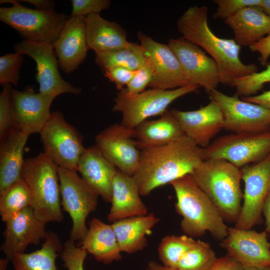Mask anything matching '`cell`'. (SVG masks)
I'll return each mask as SVG.
<instances>
[{
  "mask_svg": "<svg viewBox=\"0 0 270 270\" xmlns=\"http://www.w3.org/2000/svg\"><path fill=\"white\" fill-rule=\"evenodd\" d=\"M72 12L70 17L86 16L93 14H99L107 10L110 5L108 0H72Z\"/></svg>",
  "mask_w": 270,
  "mask_h": 270,
  "instance_id": "cell-41",
  "label": "cell"
},
{
  "mask_svg": "<svg viewBox=\"0 0 270 270\" xmlns=\"http://www.w3.org/2000/svg\"><path fill=\"white\" fill-rule=\"evenodd\" d=\"M191 176L218 210L224 221L236 222L243 198L240 168L219 158L203 160Z\"/></svg>",
  "mask_w": 270,
  "mask_h": 270,
  "instance_id": "cell-4",
  "label": "cell"
},
{
  "mask_svg": "<svg viewBox=\"0 0 270 270\" xmlns=\"http://www.w3.org/2000/svg\"><path fill=\"white\" fill-rule=\"evenodd\" d=\"M10 260L6 258L0 260V270H6Z\"/></svg>",
  "mask_w": 270,
  "mask_h": 270,
  "instance_id": "cell-50",
  "label": "cell"
},
{
  "mask_svg": "<svg viewBox=\"0 0 270 270\" xmlns=\"http://www.w3.org/2000/svg\"><path fill=\"white\" fill-rule=\"evenodd\" d=\"M60 67L66 74L75 70L89 50L86 36V17L68 18L53 44Z\"/></svg>",
  "mask_w": 270,
  "mask_h": 270,
  "instance_id": "cell-21",
  "label": "cell"
},
{
  "mask_svg": "<svg viewBox=\"0 0 270 270\" xmlns=\"http://www.w3.org/2000/svg\"><path fill=\"white\" fill-rule=\"evenodd\" d=\"M224 21L240 46L250 47L270 32V18L259 6L244 8Z\"/></svg>",
  "mask_w": 270,
  "mask_h": 270,
  "instance_id": "cell-24",
  "label": "cell"
},
{
  "mask_svg": "<svg viewBox=\"0 0 270 270\" xmlns=\"http://www.w3.org/2000/svg\"><path fill=\"white\" fill-rule=\"evenodd\" d=\"M86 36L88 49L96 54L123 48L130 42L126 32L120 24L104 19L99 14L86 16Z\"/></svg>",
  "mask_w": 270,
  "mask_h": 270,
  "instance_id": "cell-28",
  "label": "cell"
},
{
  "mask_svg": "<svg viewBox=\"0 0 270 270\" xmlns=\"http://www.w3.org/2000/svg\"><path fill=\"white\" fill-rule=\"evenodd\" d=\"M198 88L190 84L174 90L150 88L136 94L128 93L124 88L116 94L112 110L122 113V125L134 129L150 117L161 116L174 100Z\"/></svg>",
  "mask_w": 270,
  "mask_h": 270,
  "instance_id": "cell-6",
  "label": "cell"
},
{
  "mask_svg": "<svg viewBox=\"0 0 270 270\" xmlns=\"http://www.w3.org/2000/svg\"><path fill=\"white\" fill-rule=\"evenodd\" d=\"M58 172L62 206L72 222L70 239L82 241L88 230L87 217L95 210L98 195L76 171L58 167Z\"/></svg>",
  "mask_w": 270,
  "mask_h": 270,
  "instance_id": "cell-9",
  "label": "cell"
},
{
  "mask_svg": "<svg viewBox=\"0 0 270 270\" xmlns=\"http://www.w3.org/2000/svg\"><path fill=\"white\" fill-rule=\"evenodd\" d=\"M208 242L198 240L180 260L176 270H210L217 260Z\"/></svg>",
  "mask_w": 270,
  "mask_h": 270,
  "instance_id": "cell-34",
  "label": "cell"
},
{
  "mask_svg": "<svg viewBox=\"0 0 270 270\" xmlns=\"http://www.w3.org/2000/svg\"><path fill=\"white\" fill-rule=\"evenodd\" d=\"M14 48L16 52L26 54L35 60L39 92L54 98L64 93L78 94L81 92V89L74 86L61 76L52 44L23 40L15 44Z\"/></svg>",
  "mask_w": 270,
  "mask_h": 270,
  "instance_id": "cell-13",
  "label": "cell"
},
{
  "mask_svg": "<svg viewBox=\"0 0 270 270\" xmlns=\"http://www.w3.org/2000/svg\"><path fill=\"white\" fill-rule=\"evenodd\" d=\"M88 252L78 247L74 241L70 239L64 242L60 252L64 266L68 270H84V263Z\"/></svg>",
  "mask_w": 270,
  "mask_h": 270,
  "instance_id": "cell-38",
  "label": "cell"
},
{
  "mask_svg": "<svg viewBox=\"0 0 270 270\" xmlns=\"http://www.w3.org/2000/svg\"><path fill=\"white\" fill-rule=\"evenodd\" d=\"M32 204L30 190L22 178L0 195L2 220L6 222Z\"/></svg>",
  "mask_w": 270,
  "mask_h": 270,
  "instance_id": "cell-32",
  "label": "cell"
},
{
  "mask_svg": "<svg viewBox=\"0 0 270 270\" xmlns=\"http://www.w3.org/2000/svg\"><path fill=\"white\" fill-rule=\"evenodd\" d=\"M95 142L103 155L120 171L133 176L140 158L134 129L115 124L98 133Z\"/></svg>",
  "mask_w": 270,
  "mask_h": 270,
  "instance_id": "cell-15",
  "label": "cell"
},
{
  "mask_svg": "<svg viewBox=\"0 0 270 270\" xmlns=\"http://www.w3.org/2000/svg\"><path fill=\"white\" fill-rule=\"evenodd\" d=\"M240 170L244 182V202L234 227L250 230L260 222L263 205L270 192V154Z\"/></svg>",
  "mask_w": 270,
  "mask_h": 270,
  "instance_id": "cell-12",
  "label": "cell"
},
{
  "mask_svg": "<svg viewBox=\"0 0 270 270\" xmlns=\"http://www.w3.org/2000/svg\"><path fill=\"white\" fill-rule=\"evenodd\" d=\"M11 84L2 86L0 93V140L18 130L16 126L11 100Z\"/></svg>",
  "mask_w": 270,
  "mask_h": 270,
  "instance_id": "cell-36",
  "label": "cell"
},
{
  "mask_svg": "<svg viewBox=\"0 0 270 270\" xmlns=\"http://www.w3.org/2000/svg\"><path fill=\"white\" fill-rule=\"evenodd\" d=\"M136 70H134L124 67H114L104 72V76L114 82L117 89L120 90L126 86L132 80Z\"/></svg>",
  "mask_w": 270,
  "mask_h": 270,
  "instance_id": "cell-42",
  "label": "cell"
},
{
  "mask_svg": "<svg viewBox=\"0 0 270 270\" xmlns=\"http://www.w3.org/2000/svg\"><path fill=\"white\" fill-rule=\"evenodd\" d=\"M44 153L59 168L77 172L85 150L81 134L58 111L51 114L40 132Z\"/></svg>",
  "mask_w": 270,
  "mask_h": 270,
  "instance_id": "cell-8",
  "label": "cell"
},
{
  "mask_svg": "<svg viewBox=\"0 0 270 270\" xmlns=\"http://www.w3.org/2000/svg\"><path fill=\"white\" fill-rule=\"evenodd\" d=\"M140 196L133 176L118 170L112 182V206L108 220L113 223L127 218L146 215L148 208Z\"/></svg>",
  "mask_w": 270,
  "mask_h": 270,
  "instance_id": "cell-23",
  "label": "cell"
},
{
  "mask_svg": "<svg viewBox=\"0 0 270 270\" xmlns=\"http://www.w3.org/2000/svg\"><path fill=\"white\" fill-rule=\"evenodd\" d=\"M210 100L220 106L224 118L223 129L233 133H260L270 131V110L228 96L218 90L208 92Z\"/></svg>",
  "mask_w": 270,
  "mask_h": 270,
  "instance_id": "cell-11",
  "label": "cell"
},
{
  "mask_svg": "<svg viewBox=\"0 0 270 270\" xmlns=\"http://www.w3.org/2000/svg\"><path fill=\"white\" fill-rule=\"evenodd\" d=\"M154 214L121 219L112 226L122 252L132 254L148 245L146 234L159 221Z\"/></svg>",
  "mask_w": 270,
  "mask_h": 270,
  "instance_id": "cell-29",
  "label": "cell"
},
{
  "mask_svg": "<svg viewBox=\"0 0 270 270\" xmlns=\"http://www.w3.org/2000/svg\"><path fill=\"white\" fill-rule=\"evenodd\" d=\"M244 266L229 254L218 258L210 270H244Z\"/></svg>",
  "mask_w": 270,
  "mask_h": 270,
  "instance_id": "cell-44",
  "label": "cell"
},
{
  "mask_svg": "<svg viewBox=\"0 0 270 270\" xmlns=\"http://www.w3.org/2000/svg\"><path fill=\"white\" fill-rule=\"evenodd\" d=\"M0 4L10 3V4H12V6H14V5L20 4V2L16 0H0Z\"/></svg>",
  "mask_w": 270,
  "mask_h": 270,
  "instance_id": "cell-52",
  "label": "cell"
},
{
  "mask_svg": "<svg viewBox=\"0 0 270 270\" xmlns=\"http://www.w3.org/2000/svg\"><path fill=\"white\" fill-rule=\"evenodd\" d=\"M244 101L257 104L270 110V90L258 95L242 97Z\"/></svg>",
  "mask_w": 270,
  "mask_h": 270,
  "instance_id": "cell-45",
  "label": "cell"
},
{
  "mask_svg": "<svg viewBox=\"0 0 270 270\" xmlns=\"http://www.w3.org/2000/svg\"><path fill=\"white\" fill-rule=\"evenodd\" d=\"M148 57L140 44L130 42L123 48L104 54H96L94 62L103 72L118 66L136 70Z\"/></svg>",
  "mask_w": 270,
  "mask_h": 270,
  "instance_id": "cell-31",
  "label": "cell"
},
{
  "mask_svg": "<svg viewBox=\"0 0 270 270\" xmlns=\"http://www.w3.org/2000/svg\"><path fill=\"white\" fill-rule=\"evenodd\" d=\"M260 7L264 12L270 18V0H261Z\"/></svg>",
  "mask_w": 270,
  "mask_h": 270,
  "instance_id": "cell-49",
  "label": "cell"
},
{
  "mask_svg": "<svg viewBox=\"0 0 270 270\" xmlns=\"http://www.w3.org/2000/svg\"><path fill=\"white\" fill-rule=\"evenodd\" d=\"M44 240L40 249L13 256L10 261L14 270H58L56 260L63 246L54 232H47Z\"/></svg>",
  "mask_w": 270,
  "mask_h": 270,
  "instance_id": "cell-30",
  "label": "cell"
},
{
  "mask_svg": "<svg viewBox=\"0 0 270 270\" xmlns=\"http://www.w3.org/2000/svg\"><path fill=\"white\" fill-rule=\"evenodd\" d=\"M4 241L1 250L10 261L16 254L24 252L30 244H38L47 232L44 222L34 214L29 206L5 222Z\"/></svg>",
  "mask_w": 270,
  "mask_h": 270,
  "instance_id": "cell-20",
  "label": "cell"
},
{
  "mask_svg": "<svg viewBox=\"0 0 270 270\" xmlns=\"http://www.w3.org/2000/svg\"><path fill=\"white\" fill-rule=\"evenodd\" d=\"M22 178L28 185L35 216L46 224L63 220L58 166L44 152L24 160Z\"/></svg>",
  "mask_w": 270,
  "mask_h": 270,
  "instance_id": "cell-5",
  "label": "cell"
},
{
  "mask_svg": "<svg viewBox=\"0 0 270 270\" xmlns=\"http://www.w3.org/2000/svg\"><path fill=\"white\" fill-rule=\"evenodd\" d=\"M263 213L266 220V232L270 233V192L266 198L262 206Z\"/></svg>",
  "mask_w": 270,
  "mask_h": 270,
  "instance_id": "cell-47",
  "label": "cell"
},
{
  "mask_svg": "<svg viewBox=\"0 0 270 270\" xmlns=\"http://www.w3.org/2000/svg\"><path fill=\"white\" fill-rule=\"evenodd\" d=\"M10 96L17 128L30 135L40 133L51 114L54 98L28 86L22 91L12 88Z\"/></svg>",
  "mask_w": 270,
  "mask_h": 270,
  "instance_id": "cell-18",
  "label": "cell"
},
{
  "mask_svg": "<svg viewBox=\"0 0 270 270\" xmlns=\"http://www.w3.org/2000/svg\"><path fill=\"white\" fill-rule=\"evenodd\" d=\"M137 36L152 60L154 72L149 86L164 90H174L190 84L176 56L166 44L138 32Z\"/></svg>",
  "mask_w": 270,
  "mask_h": 270,
  "instance_id": "cell-16",
  "label": "cell"
},
{
  "mask_svg": "<svg viewBox=\"0 0 270 270\" xmlns=\"http://www.w3.org/2000/svg\"><path fill=\"white\" fill-rule=\"evenodd\" d=\"M22 2L29 3L40 10H54V2L50 0H22Z\"/></svg>",
  "mask_w": 270,
  "mask_h": 270,
  "instance_id": "cell-46",
  "label": "cell"
},
{
  "mask_svg": "<svg viewBox=\"0 0 270 270\" xmlns=\"http://www.w3.org/2000/svg\"><path fill=\"white\" fill-rule=\"evenodd\" d=\"M168 46L190 83L203 87L208 93L216 89L220 83L218 67L206 52L183 37L170 38Z\"/></svg>",
  "mask_w": 270,
  "mask_h": 270,
  "instance_id": "cell-14",
  "label": "cell"
},
{
  "mask_svg": "<svg viewBox=\"0 0 270 270\" xmlns=\"http://www.w3.org/2000/svg\"><path fill=\"white\" fill-rule=\"evenodd\" d=\"M204 160L203 148L186 136L164 146L140 150L133 175L140 196L188 174Z\"/></svg>",
  "mask_w": 270,
  "mask_h": 270,
  "instance_id": "cell-1",
  "label": "cell"
},
{
  "mask_svg": "<svg viewBox=\"0 0 270 270\" xmlns=\"http://www.w3.org/2000/svg\"><path fill=\"white\" fill-rule=\"evenodd\" d=\"M244 270H270V266L262 267L245 266Z\"/></svg>",
  "mask_w": 270,
  "mask_h": 270,
  "instance_id": "cell-51",
  "label": "cell"
},
{
  "mask_svg": "<svg viewBox=\"0 0 270 270\" xmlns=\"http://www.w3.org/2000/svg\"><path fill=\"white\" fill-rule=\"evenodd\" d=\"M70 18L55 10H34L18 4L0 8V20L15 29L24 40L54 44Z\"/></svg>",
  "mask_w": 270,
  "mask_h": 270,
  "instance_id": "cell-7",
  "label": "cell"
},
{
  "mask_svg": "<svg viewBox=\"0 0 270 270\" xmlns=\"http://www.w3.org/2000/svg\"><path fill=\"white\" fill-rule=\"evenodd\" d=\"M208 8L192 6L179 18L177 27L182 37L205 50L217 64L220 83L232 86L237 78L257 72L254 64H244L240 59L241 46L234 39L220 38L210 28Z\"/></svg>",
  "mask_w": 270,
  "mask_h": 270,
  "instance_id": "cell-2",
  "label": "cell"
},
{
  "mask_svg": "<svg viewBox=\"0 0 270 270\" xmlns=\"http://www.w3.org/2000/svg\"><path fill=\"white\" fill-rule=\"evenodd\" d=\"M118 170L96 144L85 148L77 169L82 179L107 202H111L112 182Z\"/></svg>",
  "mask_w": 270,
  "mask_h": 270,
  "instance_id": "cell-22",
  "label": "cell"
},
{
  "mask_svg": "<svg viewBox=\"0 0 270 270\" xmlns=\"http://www.w3.org/2000/svg\"><path fill=\"white\" fill-rule=\"evenodd\" d=\"M196 242L186 235L164 236L158 248V258L162 264L176 269L180 260Z\"/></svg>",
  "mask_w": 270,
  "mask_h": 270,
  "instance_id": "cell-33",
  "label": "cell"
},
{
  "mask_svg": "<svg viewBox=\"0 0 270 270\" xmlns=\"http://www.w3.org/2000/svg\"><path fill=\"white\" fill-rule=\"evenodd\" d=\"M154 72V64L148 57L146 61L137 70L132 80L125 88L126 90L130 94H138L144 91L152 81Z\"/></svg>",
  "mask_w": 270,
  "mask_h": 270,
  "instance_id": "cell-39",
  "label": "cell"
},
{
  "mask_svg": "<svg viewBox=\"0 0 270 270\" xmlns=\"http://www.w3.org/2000/svg\"><path fill=\"white\" fill-rule=\"evenodd\" d=\"M146 270H176L160 264L155 261H150L146 266Z\"/></svg>",
  "mask_w": 270,
  "mask_h": 270,
  "instance_id": "cell-48",
  "label": "cell"
},
{
  "mask_svg": "<svg viewBox=\"0 0 270 270\" xmlns=\"http://www.w3.org/2000/svg\"><path fill=\"white\" fill-rule=\"evenodd\" d=\"M266 233L230 227L220 246L244 267L270 266V243Z\"/></svg>",
  "mask_w": 270,
  "mask_h": 270,
  "instance_id": "cell-17",
  "label": "cell"
},
{
  "mask_svg": "<svg viewBox=\"0 0 270 270\" xmlns=\"http://www.w3.org/2000/svg\"><path fill=\"white\" fill-rule=\"evenodd\" d=\"M176 194L175 206L182 216L180 227L190 237L202 236L208 232L216 240H224L228 227L215 205L198 187L190 174L170 184Z\"/></svg>",
  "mask_w": 270,
  "mask_h": 270,
  "instance_id": "cell-3",
  "label": "cell"
},
{
  "mask_svg": "<svg viewBox=\"0 0 270 270\" xmlns=\"http://www.w3.org/2000/svg\"><path fill=\"white\" fill-rule=\"evenodd\" d=\"M203 152L204 160L223 159L242 168L270 154V131L222 136L203 148Z\"/></svg>",
  "mask_w": 270,
  "mask_h": 270,
  "instance_id": "cell-10",
  "label": "cell"
},
{
  "mask_svg": "<svg viewBox=\"0 0 270 270\" xmlns=\"http://www.w3.org/2000/svg\"><path fill=\"white\" fill-rule=\"evenodd\" d=\"M218 5L216 18L226 20L242 9L248 6H259L261 0H214Z\"/></svg>",
  "mask_w": 270,
  "mask_h": 270,
  "instance_id": "cell-40",
  "label": "cell"
},
{
  "mask_svg": "<svg viewBox=\"0 0 270 270\" xmlns=\"http://www.w3.org/2000/svg\"><path fill=\"white\" fill-rule=\"evenodd\" d=\"M134 130L140 150L164 146L185 136L178 121L168 110L159 118L146 120Z\"/></svg>",
  "mask_w": 270,
  "mask_h": 270,
  "instance_id": "cell-25",
  "label": "cell"
},
{
  "mask_svg": "<svg viewBox=\"0 0 270 270\" xmlns=\"http://www.w3.org/2000/svg\"><path fill=\"white\" fill-rule=\"evenodd\" d=\"M30 136L17 130L0 140V195L22 178L24 149Z\"/></svg>",
  "mask_w": 270,
  "mask_h": 270,
  "instance_id": "cell-26",
  "label": "cell"
},
{
  "mask_svg": "<svg viewBox=\"0 0 270 270\" xmlns=\"http://www.w3.org/2000/svg\"><path fill=\"white\" fill-rule=\"evenodd\" d=\"M23 62V54L16 52L0 57V84L2 86L11 84L18 85Z\"/></svg>",
  "mask_w": 270,
  "mask_h": 270,
  "instance_id": "cell-37",
  "label": "cell"
},
{
  "mask_svg": "<svg viewBox=\"0 0 270 270\" xmlns=\"http://www.w3.org/2000/svg\"><path fill=\"white\" fill-rule=\"evenodd\" d=\"M249 48L251 51L259 53L260 63L262 66H267L270 56V32Z\"/></svg>",
  "mask_w": 270,
  "mask_h": 270,
  "instance_id": "cell-43",
  "label": "cell"
},
{
  "mask_svg": "<svg viewBox=\"0 0 270 270\" xmlns=\"http://www.w3.org/2000/svg\"><path fill=\"white\" fill-rule=\"evenodd\" d=\"M210 100L208 104L194 110H170L184 135L202 148L208 146L211 140L223 129L221 109L216 102Z\"/></svg>",
  "mask_w": 270,
  "mask_h": 270,
  "instance_id": "cell-19",
  "label": "cell"
},
{
  "mask_svg": "<svg viewBox=\"0 0 270 270\" xmlns=\"http://www.w3.org/2000/svg\"><path fill=\"white\" fill-rule=\"evenodd\" d=\"M80 245L94 258L110 264L122 258L121 250L112 226L94 218L88 222L87 232Z\"/></svg>",
  "mask_w": 270,
  "mask_h": 270,
  "instance_id": "cell-27",
  "label": "cell"
},
{
  "mask_svg": "<svg viewBox=\"0 0 270 270\" xmlns=\"http://www.w3.org/2000/svg\"><path fill=\"white\" fill-rule=\"evenodd\" d=\"M268 82H270V64H268L266 68L262 72L234 79L232 86L236 88V94L248 97L256 93Z\"/></svg>",
  "mask_w": 270,
  "mask_h": 270,
  "instance_id": "cell-35",
  "label": "cell"
}]
</instances>
